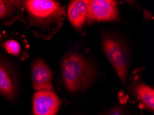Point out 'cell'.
Returning a JSON list of instances; mask_svg holds the SVG:
<instances>
[{
    "label": "cell",
    "mask_w": 154,
    "mask_h": 115,
    "mask_svg": "<svg viewBox=\"0 0 154 115\" xmlns=\"http://www.w3.org/2000/svg\"><path fill=\"white\" fill-rule=\"evenodd\" d=\"M98 115H129V113L122 105H115L105 110Z\"/></svg>",
    "instance_id": "cell-12"
},
{
    "label": "cell",
    "mask_w": 154,
    "mask_h": 115,
    "mask_svg": "<svg viewBox=\"0 0 154 115\" xmlns=\"http://www.w3.org/2000/svg\"><path fill=\"white\" fill-rule=\"evenodd\" d=\"M89 1L86 0H75L69 4V20L75 29L82 30L87 20L88 6Z\"/></svg>",
    "instance_id": "cell-11"
},
{
    "label": "cell",
    "mask_w": 154,
    "mask_h": 115,
    "mask_svg": "<svg viewBox=\"0 0 154 115\" xmlns=\"http://www.w3.org/2000/svg\"><path fill=\"white\" fill-rule=\"evenodd\" d=\"M143 69H136L131 75L125 92H122V100L138 104L140 108L154 111V90L142 79Z\"/></svg>",
    "instance_id": "cell-4"
},
{
    "label": "cell",
    "mask_w": 154,
    "mask_h": 115,
    "mask_svg": "<svg viewBox=\"0 0 154 115\" xmlns=\"http://www.w3.org/2000/svg\"><path fill=\"white\" fill-rule=\"evenodd\" d=\"M66 17L64 7L53 0L22 1V22L35 36L50 40L61 29Z\"/></svg>",
    "instance_id": "cell-1"
},
{
    "label": "cell",
    "mask_w": 154,
    "mask_h": 115,
    "mask_svg": "<svg viewBox=\"0 0 154 115\" xmlns=\"http://www.w3.org/2000/svg\"><path fill=\"white\" fill-rule=\"evenodd\" d=\"M60 74L62 83L70 93L86 90L92 85L97 76L94 64L76 50L65 53L60 65Z\"/></svg>",
    "instance_id": "cell-2"
},
{
    "label": "cell",
    "mask_w": 154,
    "mask_h": 115,
    "mask_svg": "<svg viewBox=\"0 0 154 115\" xmlns=\"http://www.w3.org/2000/svg\"><path fill=\"white\" fill-rule=\"evenodd\" d=\"M102 47L105 56L115 70L122 85H126L131 65L128 46L120 36L104 31L101 35Z\"/></svg>",
    "instance_id": "cell-3"
},
{
    "label": "cell",
    "mask_w": 154,
    "mask_h": 115,
    "mask_svg": "<svg viewBox=\"0 0 154 115\" xmlns=\"http://www.w3.org/2000/svg\"><path fill=\"white\" fill-rule=\"evenodd\" d=\"M22 1L0 0V22L11 26L22 20Z\"/></svg>",
    "instance_id": "cell-10"
},
{
    "label": "cell",
    "mask_w": 154,
    "mask_h": 115,
    "mask_svg": "<svg viewBox=\"0 0 154 115\" xmlns=\"http://www.w3.org/2000/svg\"><path fill=\"white\" fill-rule=\"evenodd\" d=\"M0 48L20 61H24L29 57L30 45L24 35L19 32L0 33Z\"/></svg>",
    "instance_id": "cell-7"
},
{
    "label": "cell",
    "mask_w": 154,
    "mask_h": 115,
    "mask_svg": "<svg viewBox=\"0 0 154 115\" xmlns=\"http://www.w3.org/2000/svg\"><path fill=\"white\" fill-rule=\"evenodd\" d=\"M118 2L111 0H92L88 2V22H114L120 20Z\"/></svg>",
    "instance_id": "cell-6"
},
{
    "label": "cell",
    "mask_w": 154,
    "mask_h": 115,
    "mask_svg": "<svg viewBox=\"0 0 154 115\" xmlns=\"http://www.w3.org/2000/svg\"><path fill=\"white\" fill-rule=\"evenodd\" d=\"M61 104L54 90L36 91L32 98V115H56Z\"/></svg>",
    "instance_id": "cell-8"
},
{
    "label": "cell",
    "mask_w": 154,
    "mask_h": 115,
    "mask_svg": "<svg viewBox=\"0 0 154 115\" xmlns=\"http://www.w3.org/2000/svg\"><path fill=\"white\" fill-rule=\"evenodd\" d=\"M19 85L15 68L8 59L0 54V95L12 101L18 95Z\"/></svg>",
    "instance_id": "cell-5"
},
{
    "label": "cell",
    "mask_w": 154,
    "mask_h": 115,
    "mask_svg": "<svg viewBox=\"0 0 154 115\" xmlns=\"http://www.w3.org/2000/svg\"><path fill=\"white\" fill-rule=\"evenodd\" d=\"M31 76L35 90H54L53 86V72L42 58H37L32 63Z\"/></svg>",
    "instance_id": "cell-9"
}]
</instances>
